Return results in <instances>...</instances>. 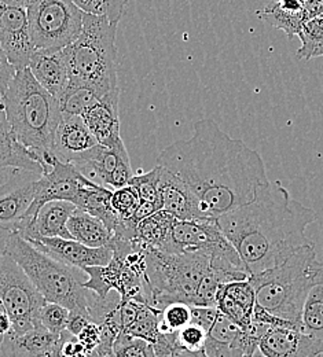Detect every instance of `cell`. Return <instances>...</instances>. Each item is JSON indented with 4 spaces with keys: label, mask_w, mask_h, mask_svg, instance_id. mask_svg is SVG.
<instances>
[{
    "label": "cell",
    "mask_w": 323,
    "mask_h": 357,
    "mask_svg": "<svg viewBox=\"0 0 323 357\" xmlns=\"http://www.w3.org/2000/svg\"><path fill=\"white\" fill-rule=\"evenodd\" d=\"M157 165L185 183L202 219L218 220L249 204L270 181L262 155L208 119L194 124L191 137L165 147Z\"/></svg>",
    "instance_id": "6da1fadb"
},
{
    "label": "cell",
    "mask_w": 323,
    "mask_h": 357,
    "mask_svg": "<svg viewBox=\"0 0 323 357\" xmlns=\"http://www.w3.org/2000/svg\"><path fill=\"white\" fill-rule=\"evenodd\" d=\"M315 220V211L293 199L279 181H269L253 201L216 222L249 275H255L277 267L300 248L314 245L306 229Z\"/></svg>",
    "instance_id": "7a4b0ae2"
},
{
    "label": "cell",
    "mask_w": 323,
    "mask_h": 357,
    "mask_svg": "<svg viewBox=\"0 0 323 357\" xmlns=\"http://www.w3.org/2000/svg\"><path fill=\"white\" fill-rule=\"evenodd\" d=\"M1 102L14 137L35 153L42 165L45 153H52L54 136L62 119L58 100L25 68L17 70Z\"/></svg>",
    "instance_id": "3957f363"
},
{
    "label": "cell",
    "mask_w": 323,
    "mask_h": 357,
    "mask_svg": "<svg viewBox=\"0 0 323 357\" xmlns=\"http://www.w3.org/2000/svg\"><path fill=\"white\" fill-rule=\"evenodd\" d=\"M322 267L314 243L300 248L277 267L250 275L256 305L303 330V310Z\"/></svg>",
    "instance_id": "277c9868"
},
{
    "label": "cell",
    "mask_w": 323,
    "mask_h": 357,
    "mask_svg": "<svg viewBox=\"0 0 323 357\" xmlns=\"http://www.w3.org/2000/svg\"><path fill=\"white\" fill-rule=\"evenodd\" d=\"M117 26L105 17L84 13L80 36L63 48L69 83L89 87L99 98L120 92L116 48Z\"/></svg>",
    "instance_id": "5b68a950"
},
{
    "label": "cell",
    "mask_w": 323,
    "mask_h": 357,
    "mask_svg": "<svg viewBox=\"0 0 323 357\" xmlns=\"http://www.w3.org/2000/svg\"><path fill=\"white\" fill-rule=\"evenodd\" d=\"M6 255L25 271L47 303L61 304L69 311L89 313L91 290L84 287L89 275L83 269L47 256L18 232L11 234Z\"/></svg>",
    "instance_id": "8992f818"
},
{
    "label": "cell",
    "mask_w": 323,
    "mask_h": 357,
    "mask_svg": "<svg viewBox=\"0 0 323 357\" xmlns=\"http://www.w3.org/2000/svg\"><path fill=\"white\" fill-rule=\"evenodd\" d=\"M146 287L150 307L163 311L174 303L193 307L195 293L211 269V256L202 252L165 253L144 248Z\"/></svg>",
    "instance_id": "52a82bcc"
},
{
    "label": "cell",
    "mask_w": 323,
    "mask_h": 357,
    "mask_svg": "<svg viewBox=\"0 0 323 357\" xmlns=\"http://www.w3.org/2000/svg\"><path fill=\"white\" fill-rule=\"evenodd\" d=\"M27 13L35 50H63L83 31L84 13L72 0H32Z\"/></svg>",
    "instance_id": "ba28073f"
},
{
    "label": "cell",
    "mask_w": 323,
    "mask_h": 357,
    "mask_svg": "<svg viewBox=\"0 0 323 357\" xmlns=\"http://www.w3.org/2000/svg\"><path fill=\"white\" fill-rule=\"evenodd\" d=\"M0 301L11 319L14 334L22 335L40 326L39 314L47 301L8 255L0 257Z\"/></svg>",
    "instance_id": "9c48e42d"
},
{
    "label": "cell",
    "mask_w": 323,
    "mask_h": 357,
    "mask_svg": "<svg viewBox=\"0 0 323 357\" xmlns=\"http://www.w3.org/2000/svg\"><path fill=\"white\" fill-rule=\"evenodd\" d=\"M72 165L84 178L110 190L130 185L134 176L131 160L124 143L112 149L96 144L91 150L77 157Z\"/></svg>",
    "instance_id": "30bf717a"
},
{
    "label": "cell",
    "mask_w": 323,
    "mask_h": 357,
    "mask_svg": "<svg viewBox=\"0 0 323 357\" xmlns=\"http://www.w3.org/2000/svg\"><path fill=\"white\" fill-rule=\"evenodd\" d=\"M163 252H202L211 257L219 255L239 256L213 219L176 220Z\"/></svg>",
    "instance_id": "8fae6325"
},
{
    "label": "cell",
    "mask_w": 323,
    "mask_h": 357,
    "mask_svg": "<svg viewBox=\"0 0 323 357\" xmlns=\"http://www.w3.org/2000/svg\"><path fill=\"white\" fill-rule=\"evenodd\" d=\"M93 184L91 180L84 178L72 164H66L54 160L51 168L36 180L35 201L21 224L29 223L38 213V211L51 201H69L72 202L80 188ZM20 227V228H21ZM20 231V229H18Z\"/></svg>",
    "instance_id": "7c38bea8"
},
{
    "label": "cell",
    "mask_w": 323,
    "mask_h": 357,
    "mask_svg": "<svg viewBox=\"0 0 323 357\" xmlns=\"http://www.w3.org/2000/svg\"><path fill=\"white\" fill-rule=\"evenodd\" d=\"M0 45L15 70L29 66L35 45L31 38L27 8L0 1Z\"/></svg>",
    "instance_id": "4fadbf2b"
},
{
    "label": "cell",
    "mask_w": 323,
    "mask_h": 357,
    "mask_svg": "<svg viewBox=\"0 0 323 357\" xmlns=\"http://www.w3.org/2000/svg\"><path fill=\"white\" fill-rule=\"evenodd\" d=\"M42 175L21 171L0 184V227L18 232L33 201L36 180Z\"/></svg>",
    "instance_id": "5bb4252c"
},
{
    "label": "cell",
    "mask_w": 323,
    "mask_h": 357,
    "mask_svg": "<svg viewBox=\"0 0 323 357\" xmlns=\"http://www.w3.org/2000/svg\"><path fill=\"white\" fill-rule=\"evenodd\" d=\"M28 241L38 250L47 256L70 267L86 269L89 267L107 266L113 257V250L109 246L105 248H89L75 239L63 238H45L35 236Z\"/></svg>",
    "instance_id": "9a60e30c"
},
{
    "label": "cell",
    "mask_w": 323,
    "mask_h": 357,
    "mask_svg": "<svg viewBox=\"0 0 323 357\" xmlns=\"http://www.w3.org/2000/svg\"><path fill=\"white\" fill-rule=\"evenodd\" d=\"M259 352L264 357H323V344L301 330L276 327L262 338Z\"/></svg>",
    "instance_id": "2e32d148"
},
{
    "label": "cell",
    "mask_w": 323,
    "mask_h": 357,
    "mask_svg": "<svg viewBox=\"0 0 323 357\" xmlns=\"http://www.w3.org/2000/svg\"><path fill=\"white\" fill-rule=\"evenodd\" d=\"M120 92L109 93L100 98L83 114V121L95 140L105 147H116L123 142L120 134L119 113Z\"/></svg>",
    "instance_id": "e0dca14e"
},
{
    "label": "cell",
    "mask_w": 323,
    "mask_h": 357,
    "mask_svg": "<svg viewBox=\"0 0 323 357\" xmlns=\"http://www.w3.org/2000/svg\"><path fill=\"white\" fill-rule=\"evenodd\" d=\"M76 209L77 208L69 201L47 202L29 223L24 224L20 228L18 234L24 239H31L35 236L73 239L66 225Z\"/></svg>",
    "instance_id": "ac0fdd59"
},
{
    "label": "cell",
    "mask_w": 323,
    "mask_h": 357,
    "mask_svg": "<svg viewBox=\"0 0 323 357\" xmlns=\"http://www.w3.org/2000/svg\"><path fill=\"white\" fill-rule=\"evenodd\" d=\"M99 144L84 121L79 116L62 114L61 123L55 131L52 153L66 164H72L77 157Z\"/></svg>",
    "instance_id": "d6986e66"
},
{
    "label": "cell",
    "mask_w": 323,
    "mask_h": 357,
    "mask_svg": "<svg viewBox=\"0 0 323 357\" xmlns=\"http://www.w3.org/2000/svg\"><path fill=\"white\" fill-rule=\"evenodd\" d=\"M256 307V294L252 283L238 280L222 284L216 296L218 311L229 317L241 330L252 324V316Z\"/></svg>",
    "instance_id": "ffe728a7"
},
{
    "label": "cell",
    "mask_w": 323,
    "mask_h": 357,
    "mask_svg": "<svg viewBox=\"0 0 323 357\" xmlns=\"http://www.w3.org/2000/svg\"><path fill=\"white\" fill-rule=\"evenodd\" d=\"M29 70L36 82L57 100L69 84V72L63 50H35L29 61Z\"/></svg>",
    "instance_id": "44dd1931"
},
{
    "label": "cell",
    "mask_w": 323,
    "mask_h": 357,
    "mask_svg": "<svg viewBox=\"0 0 323 357\" xmlns=\"http://www.w3.org/2000/svg\"><path fill=\"white\" fill-rule=\"evenodd\" d=\"M158 190H160L163 211L168 212L178 220L202 219L198 204L185 183L163 167L160 174Z\"/></svg>",
    "instance_id": "7402d4cb"
},
{
    "label": "cell",
    "mask_w": 323,
    "mask_h": 357,
    "mask_svg": "<svg viewBox=\"0 0 323 357\" xmlns=\"http://www.w3.org/2000/svg\"><path fill=\"white\" fill-rule=\"evenodd\" d=\"M58 338L42 324L22 335L11 331L0 345V357H52Z\"/></svg>",
    "instance_id": "603a6c76"
},
{
    "label": "cell",
    "mask_w": 323,
    "mask_h": 357,
    "mask_svg": "<svg viewBox=\"0 0 323 357\" xmlns=\"http://www.w3.org/2000/svg\"><path fill=\"white\" fill-rule=\"evenodd\" d=\"M256 14L269 25L285 32L287 39L299 36L310 20L301 0H276Z\"/></svg>",
    "instance_id": "cb8c5ba5"
},
{
    "label": "cell",
    "mask_w": 323,
    "mask_h": 357,
    "mask_svg": "<svg viewBox=\"0 0 323 357\" xmlns=\"http://www.w3.org/2000/svg\"><path fill=\"white\" fill-rule=\"evenodd\" d=\"M112 194H113V190L93 183L91 185H86L80 188V191L77 192L72 204L77 209L102 220L114 235V232L119 229L123 220H120V218L112 209V205H110Z\"/></svg>",
    "instance_id": "d4e9b609"
},
{
    "label": "cell",
    "mask_w": 323,
    "mask_h": 357,
    "mask_svg": "<svg viewBox=\"0 0 323 357\" xmlns=\"http://www.w3.org/2000/svg\"><path fill=\"white\" fill-rule=\"evenodd\" d=\"M66 227L75 241L93 249L109 246L113 239V232L102 220L80 209L73 212Z\"/></svg>",
    "instance_id": "484cf974"
},
{
    "label": "cell",
    "mask_w": 323,
    "mask_h": 357,
    "mask_svg": "<svg viewBox=\"0 0 323 357\" xmlns=\"http://www.w3.org/2000/svg\"><path fill=\"white\" fill-rule=\"evenodd\" d=\"M178 219L165 211H158L137 225L135 242L143 248H156L163 250L171 236L172 227Z\"/></svg>",
    "instance_id": "4316f807"
},
{
    "label": "cell",
    "mask_w": 323,
    "mask_h": 357,
    "mask_svg": "<svg viewBox=\"0 0 323 357\" xmlns=\"http://www.w3.org/2000/svg\"><path fill=\"white\" fill-rule=\"evenodd\" d=\"M303 331L323 344V267L318 272V282L310 291L301 316Z\"/></svg>",
    "instance_id": "83f0119b"
},
{
    "label": "cell",
    "mask_w": 323,
    "mask_h": 357,
    "mask_svg": "<svg viewBox=\"0 0 323 357\" xmlns=\"http://www.w3.org/2000/svg\"><path fill=\"white\" fill-rule=\"evenodd\" d=\"M99 99L100 98L93 89L76 83H69L62 96L58 99V103L62 114L83 117V114Z\"/></svg>",
    "instance_id": "f1b7e54d"
},
{
    "label": "cell",
    "mask_w": 323,
    "mask_h": 357,
    "mask_svg": "<svg viewBox=\"0 0 323 357\" xmlns=\"http://www.w3.org/2000/svg\"><path fill=\"white\" fill-rule=\"evenodd\" d=\"M301 47L297 51V58L303 61H310L313 58L321 56L323 47V15L310 18L300 35Z\"/></svg>",
    "instance_id": "f546056e"
},
{
    "label": "cell",
    "mask_w": 323,
    "mask_h": 357,
    "mask_svg": "<svg viewBox=\"0 0 323 357\" xmlns=\"http://www.w3.org/2000/svg\"><path fill=\"white\" fill-rule=\"evenodd\" d=\"M83 13L105 17L119 25L128 0H72Z\"/></svg>",
    "instance_id": "4dcf8cb0"
},
{
    "label": "cell",
    "mask_w": 323,
    "mask_h": 357,
    "mask_svg": "<svg viewBox=\"0 0 323 357\" xmlns=\"http://www.w3.org/2000/svg\"><path fill=\"white\" fill-rule=\"evenodd\" d=\"M191 323V307L185 303H174L167 305L160 314V334H176Z\"/></svg>",
    "instance_id": "1f68e13d"
},
{
    "label": "cell",
    "mask_w": 323,
    "mask_h": 357,
    "mask_svg": "<svg viewBox=\"0 0 323 357\" xmlns=\"http://www.w3.org/2000/svg\"><path fill=\"white\" fill-rule=\"evenodd\" d=\"M160 174H161L160 165H157L156 168H153L151 171H149L146 174L139 172L138 175L133 176L130 181V185H133L137 190L140 201L157 204L163 208L160 190H158Z\"/></svg>",
    "instance_id": "d6a6232c"
},
{
    "label": "cell",
    "mask_w": 323,
    "mask_h": 357,
    "mask_svg": "<svg viewBox=\"0 0 323 357\" xmlns=\"http://www.w3.org/2000/svg\"><path fill=\"white\" fill-rule=\"evenodd\" d=\"M116 357H157L153 344L143 338L121 333L113 345Z\"/></svg>",
    "instance_id": "836d02e7"
},
{
    "label": "cell",
    "mask_w": 323,
    "mask_h": 357,
    "mask_svg": "<svg viewBox=\"0 0 323 357\" xmlns=\"http://www.w3.org/2000/svg\"><path fill=\"white\" fill-rule=\"evenodd\" d=\"M140 199L138 192L133 185H126L119 190H113L112 209L120 218V220H130L138 209Z\"/></svg>",
    "instance_id": "e575fe53"
},
{
    "label": "cell",
    "mask_w": 323,
    "mask_h": 357,
    "mask_svg": "<svg viewBox=\"0 0 323 357\" xmlns=\"http://www.w3.org/2000/svg\"><path fill=\"white\" fill-rule=\"evenodd\" d=\"M69 314L70 311L63 305L57 303H46L39 314V321L54 335H61V333L66 330Z\"/></svg>",
    "instance_id": "d590c367"
},
{
    "label": "cell",
    "mask_w": 323,
    "mask_h": 357,
    "mask_svg": "<svg viewBox=\"0 0 323 357\" xmlns=\"http://www.w3.org/2000/svg\"><path fill=\"white\" fill-rule=\"evenodd\" d=\"M208 338V333L197 324H187L182 330L178 331V344L179 348L190 351V352H200L204 351L205 342Z\"/></svg>",
    "instance_id": "8d00e7d4"
},
{
    "label": "cell",
    "mask_w": 323,
    "mask_h": 357,
    "mask_svg": "<svg viewBox=\"0 0 323 357\" xmlns=\"http://www.w3.org/2000/svg\"><path fill=\"white\" fill-rule=\"evenodd\" d=\"M241 331L242 330L236 324H234L229 317L219 313L215 324L208 333V337L218 342L231 345L236 340V337L241 334Z\"/></svg>",
    "instance_id": "74e56055"
},
{
    "label": "cell",
    "mask_w": 323,
    "mask_h": 357,
    "mask_svg": "<svg viewBox=\"0 0 323 357\" xmlns=\"http://www.w3.org/2000/svg\"><path fill=\"white\" fill-rule=\"evenodd\" d=\"M219 313L216 307H191V323L209 333Z\"/></svg>",
    "instance_id": "f35d334b"
},
{
    "label": "cell",
    "mask_w": 323,
    "mask_h": 357,
    "mask_svg": "<svg viewBox=\"0 0 323 357\" xmlns=\"http://www.w3.org/2000/svg\"><path fill=\"white\" fill-rule=\"evenodd\" d=\"M77 340L84 347V349L91 354L100 344V330L91 321L82 330V333L77 335Z\"/></svg>",
    "instance_id": "ab89813d"
},
{
    "label": "cell",
    "mask_w": 323,
    "mask_h": 357,
    "mask_svg": "<svg viewBox=\"0 0 323 357\" xmlns=\"http://www.w3.org/2000/svg\"><path fill=\"white\" fill-rule=\"evenodd\" d=\"M15 73H17L15 68L10 63L6 52L3 51V48L0 45V98L6 93Z\"/></svg>",
    "instance_id": "60d3db41"
},
{
    "label": "cell",
    "mask_w": 323,
    "mask_h": 357,
    "mask_svg": "<svg viewBox=\"0 0 323 357\" xmlns=\"http://www.w3.org/2000/svg\"><path fill=\"white\" fill-rule=\"evenodd\" d=\"M91 321H93V319H91V316H90L89 313L70 311L69 319H68V324H66V330H68L72 335L77 337V335L82 333V330H83L89 323H91Z\"/></svg>",
    "instance_id": "b9f144b4"
},
{
    "label": "cell",
    "mask_w": 323,
    "mask_h": 357,
    "mask_svg": "<svg viewBox=\"0 0 323 357\" xmlns=\"http://www.w3.org/2000/svg\"><path fill=\"white\" fill-rule=\"evenodd\" d=\"M17 139L11 132V128L8 126L4 109H3V102L0 98V147H8L17 144Z\"/></svg>",
    "instance_id": "7bdbcfd3"
},
{
    "label": "cell",
    "mask_w": 323,
    "mask_h": 357,
    "mask_svg": "<svg viewBox=\"0 0 323 357\" xmlns=\"http://www.w3.org/2000/svg\"><path fill=\"white\" fill-rule=\"evenodd\" d=\"M308 18L323 15V0H301Z\"/></svg>",
    "instance_id": "ee69618b"
},
{
    "label": "cell",
    "mask_w": 323,
    "mask_h": 357,
    "mask_svg": "<svg viewBox=\"0 0 323 357\" xmlns=\"http://www.w3.org/2000/svg\"><path fill=\"white\" fill-rule=\"evenodd\" d=\"M13 331V323L7 313L0 312V345L3 344L4 338Z\"/></svg>",
    "instance_id": "f6af8a7d"
},
{
    "label": "cell",
    "mask_w": 323,
    "mask_h": 357,
    "mask_svg": "<svg viewBox=\"0 0 323 357\" xmlns=\"http://www.w3.org/2000/svg\"><path fill=\"white\" fill-rule=\"evenodd\" d=\"M11 231L8 229H4L0 227V257L6 255V250H7V245H8V241H10V236H11Z\"/></svg>",
    "instance_id": "bcb514c9"
},
{
    "label": "cell",
    "mask_w": 323,
    "mask_h": 357,
    "mask_svg": "<svg viewBox=\"0 0 323 357\" xmlns=\"http://www.w3.org/2000/svg\"><path fill=\"white\" fill-rule=\"evenodd\" d=\"M171 357H208L205 355L204 351H200V352H190V351H186V349H176L172 356Z\"/></svg>",
    "instance_id": "7dc6e473"
},
{
    "label": "cell",
    "mask_w": 323,
    "mask_h": 357,
    "mask_svg": "<svg viewBox=\"0 0 323 357\" xmlns=\"http://www.w3.org/2000/svg\"><path fill=\"white\" fill-rule=\"evenodd\" d=\"M1 3H6V4H10V6H15V7H22V8H27L32 0H0Z\"/></svg>",
    "instance_id": "c3c4849f"
},
{
    "label": "cell",
    "mask_w": 323,
    "mask_h": 357,
    "mask_svg": "<svg viewBox=\"0 0 323 357\" xmlns=\"http://www.w3.org/2000/svg\"><path fill=\"white\" fill-rule=\"evenodd\" d=\"M4 311V307H3V304H1V301H0V312H3Z\"/></svg>",
    "instance_id": "681fc988"
},
{
    "label": "cell",
    "mask_w": 323,
    "mask_h": 357,
    "mask_svg": "<svg viewBox=\"0 0 323 357\" xmlns=\"http://www.w3.org/2000/svg\"><path fill=\"white\" fill-rule=\"evenodd\" d=\"M321 56H323V47H322V51H321Z\"/></svg>",
    "instance_id": "f907efd6"
}]
</instances>
